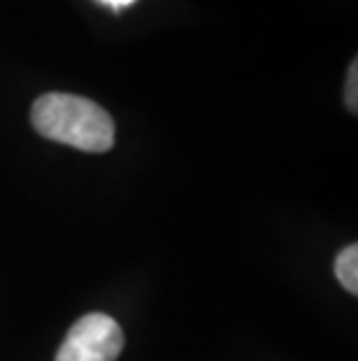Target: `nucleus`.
Returning <instances> with one entry per match:
<instances>
[{
  "label": "nucleus",
  "mask_w": 358,
  "mask_h": 361,
  "mask_svg": "<svg viewBox=\"0 0 358 361\" xmlns=\"http://www.w3.org/2000/svg\"><path fill=\"white\" fill-rule=\"evenodd\" d=\"M124 350V331L110 314L91 312L72 324L60 343L56 361H117Z\"/></svg>",
  "instance_id": "nucleus-2"
},
{
  "label": "nucleus",
  "mask_w": 358,
  "mask_h": 361,
  "mask_svg": "<svg viewBox=\"0 0 358 361\" xmlns=\"http://www.w3.org/2000/svg\"><path fill=\"white\" fill-rule=\"evenodd\" d=\"M345 105L349 112H358V61L354 59L347 73V84H345Z\"/></svg>",
  "instance_id": "nucleus-4"
},
{
  "label": "nucleus",
  "mask_w": 358,
  "mask_h": 361,
  "mask_svg": "<svg viewBox=\"0 0 358 361\" xmlns=\"http://www.w3.org/2000/svg\"><path fill=\"white\" fill-rule=\"evenodd\" d=\"M98 3L110 7V10H114V12H121L124 7H131L133 3H138V0H98Z\"/></svg>",
  "instance_id": "nucleus-5"
},
{
  "label": "nucleus",
  "mask_w": 358,
  "mask_h": 361,
  "mask_svg": "<svg viewBox=\"0 0 358 361\" xmlns=\"http://www.w3.org/2000/svg\"><path fill=\"white\" fill-rule=\"evenodd\" d=\"M33 128L47 140L103 154L114 147V121L101 105L75 94H44L30 110Z\"/></svg>",
  "instance_id": "nucleus-1"
},
{
  "label": "nucleus",
  "mask_w": 358,
  "mask_h": 361,
  "mask_svg": "<svg viewBox=\"0 0 358 361\" xmlns=\"http://www.w3.org/2000/svg\"><path fill=\"white\" fill-rule=\"evenodd\" d=\"M335 275L349 294H358V247L349 245L335 259Z\"/></svg>",
  "instance_id": "nucleus-3"
}]
</instances>
